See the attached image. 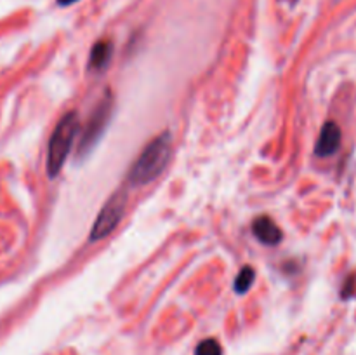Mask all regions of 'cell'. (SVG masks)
Listing matches in <instances>:
<instances>
[{"instance_id":"obj_1","label":"cell","mask_w":356,"mask_h":355,"mask_svg":"<svg viewBox=\"0 0 356 355\" xmlns=\"http://www.w3.org/2000/svg\"><path fill=\"white\" fill-rule=\"evenodd\" d=\"M170 152H172V143L169 132H162L145 146L138 160L132 164L127 176L129 183L132 187H145L156 180L169 164Z\"/></svg>"},{"instance_id":"obj_5","label":"cell","mask_w":356,"mask_h":355,"mask_svg":"<svg viewBox=\"0 0 356 355\" xmlns=\"http://www.w3.org/2000/svg\"><path fill=\"white\" fill-rule=\"evenodd\" d=\"M341 146V129L336 122H327L322 127L316 141L315 152L318 157H329L337 152Z\"/></svg>"},{"instance_id":"obj_7","label":"cell","mask_w":356,"mask_h":355,"mask_svg":"<svg viewBox=\"0 0 356 355\" xmlns=\"http://www.w3.org/2000/svg\"><path fill=\"white\" fill-rule=\"evenodd\" d=\"M111 54H113V45L108 40H99L92 45L89 56V68L94 72H104L110 65Z\"/></svg>"},{"instance_id":"obj_8","label":"cell","mask_w":356,"mask_h":355,"mask_svg":"<svg viewBox=\"0 0 356 355\" xmlns=\"http://www.w3.org/2000/svg\"><path fill=\"white\" fill-rule=\"evenodd\" d=\"M254 281H256V270L252 267H243L242 270L236 275L235 282H233V287L238 294H245L250 287H252Z\"/></svg>"},{"instance_id":"obj_10","label":"cell","mask_w":356,"mask_h":355,"mask_svg":"<svg viewBox=\"0 0 356 355\" xmlns=\"http://www.w3.org/2000/svg\"><path fill=\"white\" fill-rule=\"evenodd\" d=\"M75 2H79V0H58V3L59 6H72V3H75Z\"/></svg>"},{"instance_id":"obj_6","label":"cell","mask_w":356,"mask_h":355,"mask_svg":"<svg viewBox=\"0 0 356 355\" xmlns=\"http://www.w3.org/2000/svg\"><path fill=\"white\" fill-rule=\"evenodd\" d=\"M252 232L257 237V240L266 244V246H277V244L282 242L280 228L268 216L256 218V221L252 223Z\"/></svg>"},{"instance_id":"obj_11","label":"cell","mask_w":356,"mask_h":355,"mask_svg":"<svg viewBox=\"0 0 356 355\" xmlns=\"http://www.w3.org/2000/svg\"><path fill=\"white\" fill-rule=\"evenodd\" d=\"M294 2H296V0H294Z\"/></svg>"},{"instance_id":"obj_9","label":"cell","mask_w":356,"mask_h":355,"mask_svg":"<svg viewBox=\"0 0 356 355\" xmlns=\"http://www.w3.org/2000/svg\"><path fill=\"white\" fill-rule=\"evenodd\" d=\"M195 355H222V348L218 341L212 340V338H209V340L200 341V345L197 347Z\"/></svg>"},{"instance_id":"obj_3","label":"cell","mask_w":356,"mask_h":355,"mask_svg":"<svg viewBox=\"0 0 356 355\" xmlns=\"http://www.w3.org/2000/svg\"><path fill=\"white\" fill-rule=\"evenodd\" d=\"M111 113H113V96H111V93H104V96L96 104L82 131V138L79 143V159H86L92 152L94 146L99 143V139L103 138L108 125H110Z\"/></svg>"},{"instance_id":"obj_2","label":"cell","mask_w":356,"mask_h":355,"mask_svg":"<svg viewBox=\"0 0 356 355\" xmlns=\"http://www.w3.org/2000/svg\"><path fill=\"white\" fill-rule=\"evenodd\" d=\"M80 120L79 115L75 111L66 113L61 120L56 125L54 132L49 141V152H47V174L49 178H56L59 171L65 166L68 153L72 150L73 141H75L76 134H79Z\"/></svg>"},{"instance_id":"obj_4","label":"cell","mask_w":356,"mask_h":355,"mask_svg":"<svg viewBox=\"0 0 356 355\" xmlns=\"http://www.w3.org/2000/svg\"><path fill=\"white\" fill-rule=\"evenodd\" d=\"M125 205H127V194L124 190H118L111 195L103 205V209L97 214L96 221H94L92 228H90V240H101L104 237L110 235L120 223L122 216L125 212Z\"/></svg>"}]
</instances>
